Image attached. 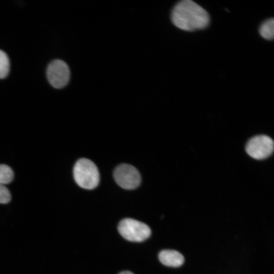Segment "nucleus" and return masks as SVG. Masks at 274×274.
I'll return each instance as SVG.
<instances>
[{
  "label": "nucleus",
  "mask_w": 274,
  "mask_h": 274,
  "mask_svg": "<svg viewBox=\"0 0 274 274\" xmlns=\"http://www.w3.org/2000/svg\"><path fill=\"white\" fill-rule=\"evenodd\" d=\"M160 261L164 265L177 267L184 262L183 256L179 252L173 250H164L158 255Z\"/></svg>",
  "instance_id": "0eeeda50"
},
{
  "label": "nucleus",
  "mask_w": 274,
  "mask_h": 274,
  "mask_svg": "<svg viewBox=\"0 0 274 274\" xmlns=\"http://www.w3.org/2000/svg\"><path fill=\"white\" fill-rule=\"evenodd\" d=\"M11 199V193L4 185L0 184V203H8Z\"/></svg>",
  "instance_id": "9b49d317"
},
{
  "label": "nucleus",
  "mask_w": 274,
  "mask_h": 274,
  "mask_svg": "<svg viewBox=\"0 0 274 274\" xmlns=\"http://www.w3.org/2000/svg\"><path fill=\"white\" fill-rule=\"evenodd\" d=\"M273 141L266 135H258L247 143L246 151L251 157L261 160L267 158L273 152Z\"/></svg>",
  "instance_id": "39448f33"
},
{
  "label": "nucleus",
  "mask_w": 274,
  "mask_h": 274,
  "mask_svg": "<svg viewBox=\"0 0 274 274\" xmlns=\"http://www.w3.org/2000/svg\"><path fill=\"white\" fill-rule=\"evenodd\" d=\"M47 76L49 83L53 87L62 88L67 85L70 80L69 67L62 60H54L48 66Z\"/></svg>",
  "instance_id": "423d86ee"
},
{
  "label": "nucleus",
  "mask_w": 274,
  "mask_h": 274,
  "mask_svg": "<svg viewBox=\"0 0 274 274\" xmlns=\"http://www.w3.org/2000/svg\"><path fill=\"white\" fill-rule=\"evenodd\" d=\"M73 176L76 183L85 189H93L99 184L98 168L93 162L87 158H81L76 162Z\"/></svg>",
  "instance_id": "f03ea898"
},
{
  "label": "nucleus",
  "mask_w": 274,
  "mask_h": 274,
  "mask_svg": "<svg viewBox=\"0 0 274 274\" xmlns=\"http://www.w3.org/2000/svg\"><path fill=\"white\" fill-rule=\"evenodd\" d=\"M171 20L179 28L191 31L206 28L210 18L208 12L194 2L183 0L174 6Z\"/></svg>",
  "instance_id": "f257e3e1"
},
{
  "label": "nucleus",
  "mask_w": 274,
  "mask_h": 274,
  "mask_svg": "<svg viewBox=\"0 0 274 274\" xmlns=\"http://www.w3.org/2000/svg\"><path fill=\"white\" fill-rule=\"evenodd\" d=\"M260 35L264 39L271 40L274 37V19H268L264 21L259 29Z\"/></svg>",
  "instance_id": "6e6552de"
},
{
  "label": "nucleus",
  "mask_w": 274,
  "mask_h": 274,
  "mask_svg": "<svg viewBox=\"0 0 274 274\" xmlns=\"http://www.w3.org/2000/svg\"><path fill=\"white\" fill-rule=\"evenodd\" d=\"M119 233L126 239L141 242L147 239L151 231L145 223L131 218L121 220L118 226Z\"/></svg>",
  "instance_id": "7ed1b4c3"
},
{
  "label": "nucleus",
  "mask_w": 274,
  "mask_h": 274,
  "mask_svg": "<svg viewBox=\"0 0 274 274\" xmlns=\"http://www.w3.org/2000/svg\"><path fill=\"white\" fill-rule=\"evenodd\" d=\"M113 175L117 184L125 189H134L141 183V177L139 172L133 166L128 164L123 163L117 166Z\"/></svg>",
  "instance_id": "20e7f679"
},
{
  "label": "nucleus",
  "mask_w": 274,
  "mask_h": 274,
  "mask_svg": "<svg viewBox=\"0 0 274 274\" xmlns=\"http://www.w3.org/2000/svg\"><path fill=\"white\" fill-rule=\"evenodd\" d=\"M13 178L14 173L11 167L6 164H0V184H9Z\"/></svg>",
  "instance_id": "1a4fd4ad"
},
{
  "label": "nucleus",
  "mask_w": 274,
  "mask_h": 274,
  "mask_svg": "<svg viewBox=\"0 0 274 274\" xmlns=\"http://www.w3.org/2000/svg\"><path fill=\"white\" fill-rule=\"evenodd\" d=\"M10 71V60L7 54L0 50V79L6 78Z\"/></svg>",
  "instance_id": "9d476101"
},
{
  "label": "nucleus",
  "mask_w": 274,
  "mask_h": 274,
  "mask_svg": "<svg viewBox=\"0 0 274 274\" xmlns=\"http://www.w3.org/2000/svg\"><path fill=\"white\" fill-rule=\"evenodd\" d=\"M119 274H134V273H133L132 272H130L129 271H124L121 272Z\"/></svg>",
  "instance_id": "f8f14e48"
}]
</instances>
